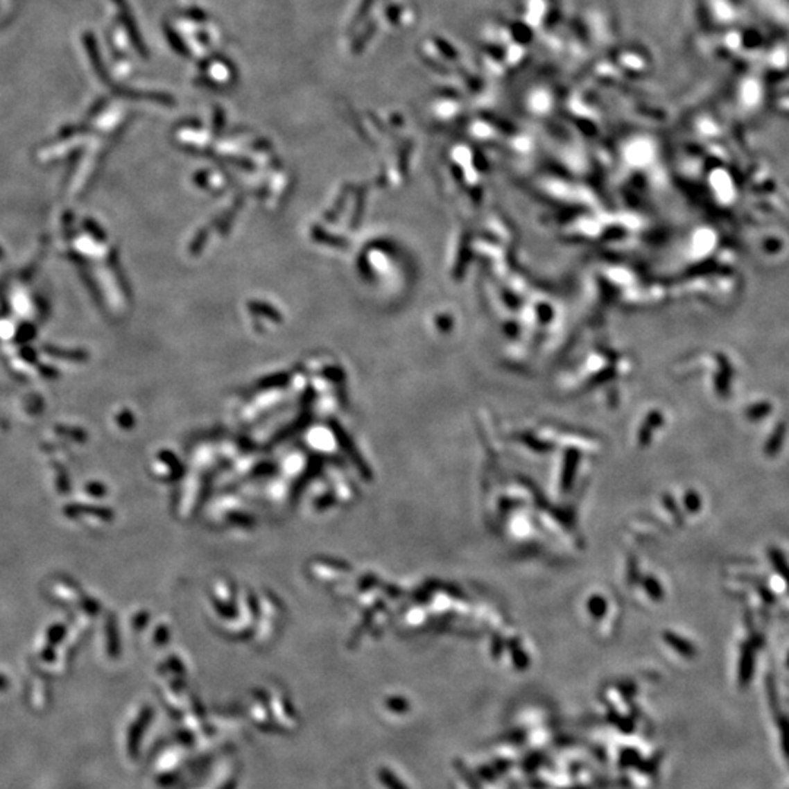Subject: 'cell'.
Wrapping results in <instances>:
<instances>
[{
  "mask_svg": "<svg viewBox=\"0 0 789 789\" xmlns=\"http://www.w3.org/2000/svg\"><path fill=\"white\" fill-rule=\"evenodd\" d=\"M781 738H782V752L785 753L789 761V720L783 719L781 725Z\"/></svg>",
  "mask_w": 789,
  "mask_h": 789,
  "instance_id": "cell-1",
  "label": "cell"
}]
</instances>
